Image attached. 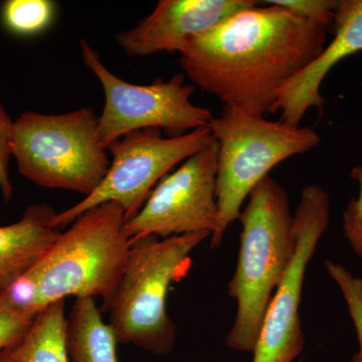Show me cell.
<instances>
[{
	"label": "cell",
	"mask_w": 362,
	"mask_h": 362,
	"mask_svg": "<svg viewBox=\"0 0 362 362\" xmlns=\"http://www.w3.org/2000/svg\"><path fill=\"white\" fill-rule=\"evenodd\" d=\"M328 275L337 283L346 302L358 339V351L351 362H362V279L354 276L341 264L327 259L324 263Z\"/></svg>",
	"instance_id": "obj_17"
},
{
	"label": "cell",
	"mask_w": 362,
	"mask_h": 362,
	"mask_svg": "<svg viewBox=\"0 0 362 362\" xmlns=\"http://www.w3.org/2000/svg\"><path fill=\"white\" fill-rule=\"evenodd\" d=\"M0 362H14L9 349H4L0 351Z\"/></svg>",
	"instance_id": "obj_22"
},
{
	"label": "cell",
	"mask_w": 362,
	"mask_h": 362,
	"mask_svg": "<svg viewBox=\"0 0 362 362\" xmlns=\"http://www.w3.org/2000/svg\"><path fill=\"white\" fill-rule=\"evenodd\" d=\"M211 237L197 233L132 240L120 284L105 309L118 343L157 356L173 351L177 327L166 309L169 288L187 275L190 254Z\"/></svg>",
	"instance_id": "obj_4"
},
{
	"label": "cell",
	"mask_w": 362,
	"mask_h": 362,
	"mask_svg": "<svg viewBox=\"0 0 362 362\" xmlns=\"http://www.w3.org/2000/svg\"><path fill=\"white\" fill-rule=\"evenodd\" d=\"M350 177L358 182L359 195L350 199L343 214V235L354 254L362 259V165L352 168Z\"/></svg>",
	"instance_id": "obj_20"
},
{
	"label": "cell",
	"mask_w": 362,
	"mask_h": 362,
	"mask_svg": "<svg viewBox=\"0 0 362 362\" xmlns=\"http://www.w3.org/2000/svg\"><path fill=\"white\" fill-rule=\"evenodd\" d=\"M257 4L252 0H161L147 18L115 39L124 52L134 58L163 52L180 54L192 37Z\"/></svg>",
	"instance_id": "obj_11"
},
{
	"label": "cell",
	"mask_w": 362,
	"mask_h": 362,
	"mask_svg": "<svg viewBox=\"0 0 362 362\" xmlns=\"http://www.w3.org/2000/svg\"><path fill=\"white\" fill-rule=\"evenodd\" d=\"M213 141L209 126L178 137H164L159 129L123 136L107 148L112 162L99 187L75 206L54 214L51 226L61 230L89 209L108 202L122 207L126 221L132 220L169 171Z\"/></svg>",
	"instance_id": "obj_8"
},
{
	"label": "cell",
	"mask_w": 362,
	"mask_h": 362,
	"mask_svg": "<svg viewBox=\"0 0 362 362\" xmlns=\"http://www.w3.org/2000/svg\"><path fill=\"white\" fill-rule=\"evenodd\" d=\"M209 127L218 145V223L211 237V249H218L252 190L279 163L315 148L321 138L311 128L228 108Z\"/></svg>",
	"instance_id": "obj_5"
},
{
	"label": "cell",
	"mask_w": 362,
	"mask_h": 362,
	"mask_svg": "<svg viewBox=\"0 0 362 362\" xmlns=\"http://www.w3.org/2000/svg\"><path fill=\"white\" fill-rule=\"evenodd\" d=\"M35 316L18 306L6 292L0 293V351L20 342Z\"/></svg>",
	"instance_id": "obj_18"
},
{
	"label": "cell",
	"mask_w": 362,
	"mask_h": 362,
	"mask_svg": "<svg viewBox=\"0 0 362 362\" xmlns=\"http://www.w3.org/2000/svg\"><path fill=\"white\" fill-rule=\"evenodd\" d=\"M126 223L122 207L114 202L89 209L6 292L33 315L68 297H100L106 309L129 259Z\"/></svg>",
	"instance_id": "obj_2"
},
{
	"label": "cell",
	"mask_w": 362,
	"mask_h": 362,
	"mask_svg": "<svg viewBox=\"0 0 362 362\" xmlns=\"http://www.w3.org/2000/svg\"><path fill=\"white\" fill-rule=\"evenodd\" d=\"M334 37L318 57L288 83L279 96L281 121L300 126L313 107L322 110L325 99L321 85L338 63L362 52V0H340L332 25Z\"/></svg>",
	"instance_id": "obj_12"
},
{
	"label": "cell",
	"mask_w": 362,
	"mask_h": 362,
	"mask_svg": "<svg viewBox=\"0 0 362 362\" xmlns=\"http://www.w3.org/2000/svg\"><path fill=\"white\" fill-rule=\"evenodd\" d=\"M329 221L328 192L319 185L304 187L294 214V251L269 304L252 362H293L303 351L299 309L305 274Z\"/></svg>",
	"instance_id": "obj_9"
},
{
	"label": "cell",
	"mask_w": 362,
	"mask_h": 362,
	"mask_svg": "<svg viewBox=\"0 0 362 362\" xmlns=\"http://www.w3.org/2000/svg\"><path fill=\"white\" fill-rule=\"evenodd\" d=\"M301 20L332 28L338 1L335 0H270Z\"/></svg>",
	"instance_id": "obj_19"
},
{
	"label": "cell",
	"mask_w": 362,
	"mask_h": 362,
	"mask_svg": "<svg viewBox=\"0 0 362 362\" xmlns=\"http://www.w3.org/2000/svg\"><path fill=\"white\" fill-rule=\"evenodd\" d=\"M11 151L26 180L85 197L99 187L111 163L90 107L58 115L23 112L13 122Z\"/></svg>",
	"instance_id": "obj_6"
},
{
	"label": "cell",
	"mask_w": 362,
	"mask_h": 362,
	"mask_svg": "<svg viewBox=\"0 0 362 362\" xmlns=\"http://www.w3.org/2000/svg\"><path fill=\"white\" fill-rule=\"evenodd\" d=\"M56 7L51 0H6L0 8V21L11 35L35 37L54 23Z\"/></svg>",
	"instance_id": "obj_16"
},
{
	"label": "cell",
	"mask_w": 362,
	"mask_h": 362,
	"mask_svg": "<svg viewBox=\"0 0 362 362\" xmlns=\"http://www.w3.org/2000/svg\"><path fill=\"white\" fill-rule=\"evenodd\" d=\"M66 350L70 362H119L115 332L104 322L93 298H78L66 324Z\"/></svg>",
	"instance_id": "obj_14"
},
{
	"label": "cell",
	"mask_w": 362,
	"mask_h": 362,
	"mask_svg": "<svg viewBox=\"0 0 362 362\" xmlns=\"http://www.w3.org/2000/svg\"><path fill=\"white\" fill-rule=\"evenodd\" d=\"M81 54L103 89L98 136L105 149L134 131L159 129L166 137H178L206 127L214 118L211 110L192 103L195 87L187 83L183 74L168 81L156 78L148 85L131 84L109 71L85 40H81Z\"/></svg>",
	"instance_id": "obj_7"
},
{
	"label": "cell",
	"mask_w": 362,
	"mask_h": 362,
	"mask_svg": "<svg viewBox=\"0 0 362 362\" xmlns=\"http://www.w3.org/2000/svg\"><path fill=\"white\" fill-rule=\"evenodd\" d=\"M265 4L192 37L180 54L192 85L225 108L262 117L278 112L281 90L320 54L330 30Z\"/></svg>",
	"instance_id": "obj_1"
},
{
	"label": "cell",
	"mask_w": 362,
	"mask_h": 362,
	"mask_svg": "<svg viewBox=\"0 0 362 362\" xmlns=\"http://www.w3.org/2000/svg\"><path fill=\"white\" fill-rule=\"evenodd\" d=\"M218 145L216 140L164 176L125 232L131 240L216 232Z\"/></svg>",
	"instance_id": "obj_10"
},
{
	"label": "cell",
	"mask_w": 362,
	"mask_h": 362,
	"mask_svg": "<svg viewBox=\"0 0 362 362\" xmlns=\"http://www.w3.org/2000/svg\"><path fill=\"white\" fill-rule=\"evenodd\" d=\"M240 211L239 258L228 284V296L238 311L226 346L254 352L273 293L291 259L295 247L294 214L285 188L267 176L247 197Z\"/></svg>",
	"instance_id": "obj_3"
},
{
	"label": "cell",
	"mask_w": 362,
	"mask_h": 362,
	"mask_svg": "<svg viewBox=\"0 0 362 362\" xmlns=\"http://www.w3.org/2000/svg\"><path fill=\"white\" fill-rule=\"evenodd\" d=\"M56 214L51 204H32L20 220L0 226V293L37 265L58 239L62 230L51 226Z\"/></svg>",
	"instance_id": "obj_13"
},
{
	"label": "cell",
	"mask_w": 362,
	"mask_h": 362,
	"mask_svg": "<svg viewBox=\"0 0 362 362\" xmlns=\"http://www.w3.org/2000/svg\"><path fill=\"white\" fill-rule=\"evenodd\" d=\"M65 301L54 302L37 313L23 339L8 349L14 362H70Z\"/></svg>",
	"instance_id": "obj_15"
},
{
	"label": "cell",
	"mask_w": 362,
	"mask_h": 362,
	"mask_svg": "<svg viewBox=\"0 0 362 362\" xmlns=\"http://www.w3.org/2000/svg\"><path fill=\"white\" fill-rule=\"evenodd\" d=\"M14 120L0 102V192L4 202H8L13 197V187L9 177L11 162V138Z\"/></svg>",
	"instance_id": "obj_21"
}]
</instances>
